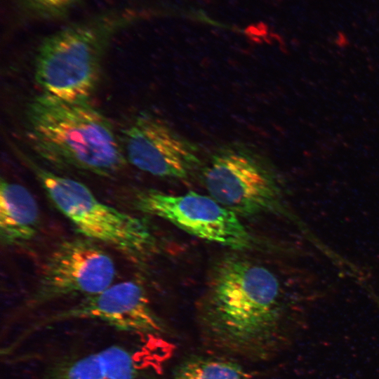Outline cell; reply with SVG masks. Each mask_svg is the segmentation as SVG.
I'll return each mask as SVG.
<instances>
[{
  "instance_id": "cell-1",
  "label": "cell",
  "mask_w": 379,
  "mask_h": 379,
  "mask_svg": "<svg viewBox=\"0 0 379 379\" xmlns=\"http://www.w3.org/2000/svg\"><path fill=\"white\" fill-rule=\"evenodd\" d=\"M199 321L209 345L252 360L269 359L292 337L278 278L240 258H225L215 267Z\"/></svg>"
},
{
  "instance_id": "cell-2",
  "label": "cell",
  "mask_w": 379,
  "mask_h": 379,
  "mask_svg": "<svg viewBox=\"0 0 379 379\" xmlns=\"http://www.w3.org/2000/svg\"><path fill=\"white\" fill-rule=\"evenodd\" d=\"M26 117L34 148L53 164L104 176L125 164L110 122L88 100H67L43 93L29 103Z\"/></svg>"
},
{
  "instance_id": "cell-3",
  "label": "cell",
  "mask_w": 379,
  "mask_h": 379,
  "mask_svg": "<svg viewBox=\"0 0 379 379\" xmlns=\"http://www.w3.org/2000/svg\"><path fill=\"white\" fill-rule=\"evenodd\" d=\"M118 19L73 25L47 37L36 57L35 79L44 93L88 100L99 80L102 51Z\"/></svg>"
},
{
  "instance_id": "cell-4",
  "label": "cell",
  "mask_w": 379,
  "mask_h": 379,
  "mask_svg": "<svg viewBox=\"0 0 379 379\" xmlns=\"http://www.w3.org/2000/svg\"><path fill=\"white\" fill-rule=\"evenodd\" d=\"M209 195L237 215L281 210V187L268 159L246 143L230 142L212 154L203 173Z\"/></svg>"
},
{
  "instance_id": "cell-5",
  "label": "cell",
  "mask_w": 379,
  "mask_h": 379,
  "mask_svg": "<svg viewBox=\"0 0 379 379\" xmlns=\"http://www.w3.org/2000/svg\"><path fill=\"white\" fill-rule=\"evenodd\" d=\"M33 168L56 207L84 236L133 258L152 250L154 239L145 221L102 203L79 181Z\"/></svg>"
},
{
  "instance_id": "cell-6",
  "label": "cell",
  "mask_w": 379,
  "mask_h": 379,
  "mask_svg": "<svg viewBox=\"0 0 379 379\" xmlns=\"http://www.w3.org/2000/svg\"><path fill=\"white\" fill-rule=\"evenodd\" d=\"M115 274L113 260L92 241H63L46 260L38 287L27 307L63 297L98 294L112 285Z\"/></svg>"
},
{
  "instance_id": "cell-7",
  "label": "cell",
  "mask_w": 379,
  "mask_h": 379,
  "mask_svg": "<svg viewBox=\"0 0 379 379\" xmlns=\"http://www.w3.org/2000/svg\"><path fill=\"white\" fill-rule=\"evenodd\" d=\"M137 208L166 220L185 232L232 249L249 247L251 237L234 212L211 196L190 192L171 195L147 190L136 199Z\"/></svg>"
},
{
  "instance_id": "cell-8",
  "label": "cell",
  "mask_w": 379,
  "mask_h": 379,
  "mask_svg": "<svg viewBox=\"0 0 379 379\" xmlns=\"http://www.w3.org/2000/svg\"><path fill=\"white\" fill-rule=\"evenodd\" d=\"M123 133L126 157L142 171L182 179L201 165L197 146L152 114H140Z\"/></svg>"
},
{
  "instance_id": "cell-9",
  "label": "cell",
  "mask_w": 379,
  "mask_h": 379,
  "mask_svg": "<svg viewBox=\"0 0 379 379\" xmlns=\"http://www.w3.org/2000/svg\"><path fill=\"white\" fill-rule=\"evenodd\" d=\"M88 319L135 334L161 335L166 328L152 310L143 286L135 281L111 285L66 310L48 317L40 326L69 319Z\"/></svg>"
},
{
  "instance_id": "cell-10",
  "label": "cell",
  "mask_w": 379,
  "mask_h": 379,
  "mask_svg": "<svg viewBox=\"0 0 379 379\" xmlns=\"http://www.w3.org/2000/svg\"><path fill=\"white\" fill-rule=\"evenodd\" d=\"M135 354L119 345L62 359L44 379H138Z\"/></svg>"
},
{
  "instance_id": "cell-11",
  "label": "cell",
  "mask_w": 379,
  "mask_h": 379,
  "mask_svg": "<svg viewBox=\"0 0 379 379\" xmlns=\"http://www.w3.org/2000/svg\"><path fill=\"white\" fill-rule=\"evenodd\" d=\"M39 208L29 191L21 185L1 179L0 186V234L6 244L32 239L39 225Z\"/></svg>"
},
{
  "instance_id": "cell-12",
  "label": "cell",
  "mask_w": 379,
  "mask_h": 379,
  "mask_svg": "<svg viewBox=\"0 0 379 379\" xmlns=\"http://www.w3.org/2000/svg\"><path fill=\"white\" fill-rule=\"evenodd\" d=\"M171 379H252L239 364L218 356L195 355L174 370Z\"/></svg>"
},
{
  "instance_id": "cell-13",
  "label": "cell",
  "mask_w": 379,
  "mask_h": 379,
  "mask_svg": "<svg viewBox=\"0 0 379 379\" xmlns=\"http://www.w3.org/2000/svg\"><path fill=\"white\" fill-rule=\"evenodd\" d=\"M34 11L44 15L61 13L76 0H22Z\"/></svg>"
}]
</instances>
